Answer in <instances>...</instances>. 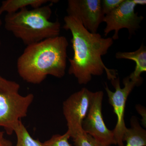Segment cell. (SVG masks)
<instances>
[{
	"label": "cell",
	"mask_w": 146,
	"mask_h": 146,
	"mask_svg": "<svg viewBox=\"0 0 146 146\" xmlns=\"http://www.w3.org/2000/svg\"><path fill=\"white\" fill-rule=\"evenodd\" d=\"M20 89L18 82L0 74V127L9 135L14 132L21 119L27 117L34 100L33 94L23 96Z\"/></svg>",
	"instance_id": "obj_4"
},
{
	"label": "cell",
	"mask_w": 146,
	"mask_h": 146,
	"mask_svg": "<svg viewBox=\"0 0 146 146\" xmlns=\"http://www.w3.org/2000/svg\"><path fill=\"white\" fill-rule=\"evenodd\" d=\"M0 146H12V144L10 141L3 137L0 139Z\"/></svg>",
	"instance_id": "obj_17"
},
{
	"label": "cell",
	"mask_w": 146,
	"mask_h": 146,
	"mask_svg": "<svg viewBox=\"0 0 146 146\" xmlns=\"http://www.w3.org/2000/svg\"><path fill=\"white\" fill-rule=\"evenodd\" d=\"M52 13L46 5L31 10L22 9L6 14L5 27L27 46L32 44L60 35L61 25L58 21H50Z\"/></svg>",
	"instance_id": "obj_3"
},
{
	"label": "cell",
	"mask_w": 146,
	"mask_h": 146,
	"mask_svg": "<svg viewBox=\"0 0 146 146\" xmlns=\"http://www.w3.org/2000/svg\"><path fill=\"white\" fill-rule=\"evenodd\" d=\"M123 0H101V7L105 16L117 8Z\"/></svg>",
	"instance_id": "obj_16"
},
{
	"label": "cell",
	"mask_w": 146,
	"mask_h": 146,
	"mask_svg": "<svg viewBox=\"0 0 146 146\" xmlns=\"http://www.w3.org/2000/svg\"><path fill=\"white\" fill-rule=\"evenodd\" d=\"M4 137V132L0 131V139Z\"/></svg>",
	"instance_id": "obj_19"
},
{
	"label": "cell",
	"mask_w": 146,
	"mask_h": 146,
	"mask_svg": "<svg viewBox=\"0 0 146 146\" xmlns=\"http://www.w3.org/2000/svg\"><path fill=\"white\" fill-rule=\"evenodd\" d=\"M133 1L136 5H144L146 4V0H133Z\"/></svg>",
	"instance_id": "obj_18"
},
{
	"label": "cell",
	"mask_w": 146,
	"mask_h": 146,
	"mask_svg": "<svg viewBox=\"0 0 146 146\" xmlns=\"http://www.w3.org/2000/svg\"><path fill=\"white\" fill-rule=\"evenodd\" d=\"M115 57L117 59H126L133 60L136 63L135 70L129 76L132 81L137 84L138 86L142 83L141 75L146 71V48L143 44L141 45L138 50L131 52L116 53Z\"/></svg>",
	"instance_id": "obj_10"
},
{
	"label": "cell",
	"mask_w": 146,
	"mask_h": 146,
	"mask_svg": "<svg viewBox=\"0 0 146 146\" xmlns=\"http://www.w3.org/2000/svg\"><path fill=\"white\" fill-rule=\"evenodd\" d=\"M64 21L63 28L70 31L72 36L74 56L69 59V74L74 76L80 84H87L93 76H101L105 71L110 80L117 78L116 71L108 68L102 58L113 45L112 38L91 33L73 16L67 15Z\"/></svg>",
	"instance_id": "obj_1"
},
{
	"label": "cell",
	"mask_w": 146,
	"mask_h": 146,
	"mask_svg": "<svg viewBox=\"0 0 146 146\" xmlns=\"http://www.w3.org/2000/svg\"><path fill=\"white\" fill-rule=\"evenodd\" d=\"M104 92H94L90 108L82 123L84 132L89 134L100 143L107 146L117 145L113 130L105 123L102 112Z\"/></svg>",
	"instance_id": "obj_6"
},
{
	"label": "cell",
	"mask_w": 146,
	"mask_h": 146,
	"mask_svg": "<svg viewBox=\"0 0 146 146\" xmlns=\"http://www.w3.org/2000/svg\"><path fill=\"white\" fill-rule=\"evenodd\" d=\"M70 135L68 131L64 134H55L51 138L42 143L43 146H72L69 142Z\"/></svg>",
	"instance_id": "obj_15"
},
{
	"label": "cell",
	"mask_w": 146,
	"mask_h": 146,
	"mask_svg": "<svg viewBox=\"0 0 146 146\" xmlns=\"http://www.w3.org/2000/svg\"><path fill=\"white\" fill-rule=\"evenodd\" d=\"M136 6L133 0H123L117 8L105 16L104 22L106 24L104 29L105 36L114 31L112 39H117L119 31L123 29H127L130 35L135 34V32L141 27L140 24L144 18L143 16H138V13L135 12Z\"/></svg>",
	"instance_id": "obj_8"
},
{
	"label": "cell",
	"mask_w": 146,
	"mask_h": 146,
	"mask_svg": "<svg viewBox=\"0 0 146 146\" xmlns=\"http://www.w3.org/2000/svg\"><path fill=\"white\" fill-rule=\"evenodd\" d=\"M14 132L17 138L15 146H43L42 142L32 137L22 121L16 127Z\"/></svg>",
	"instance_id": "obj_13"
},
{
	"label": "cell",
	"mask_w": 146,
	"mask_h": 146,
	"mask_svg": "<svg viewBox=\"0 0 146 146\" xmlns=\"http://www.w3.org/2000/svg\"><path fill=\"white\" fill-rule=\"evenodd\" d=\"M2 13L1 11V10H0V18H1V15H2ZM1 18H0V26H1ZM1 40H0V47H1Z\"/></svg>",
	"instance_id": "obj_20"
},
{
	"label": "cell",
	"mask_w": 146,
	"mask_h": 146,
	"mask_svg": "<svg viewBox=\"0 0 146 146\" xmlns=\"http://www.w3.org/2000/svg\"><path fill=\"white\" fill-rule=\"evenodd\" d=\"M68 42L58 36L27 46L17 61V71L24 81L42 83L47 76L60 78L65 76Z\"/></svg>",
	"instance_id": "obj_2"
},
{
	"label": "cell",
	"mask_w": 146,
	"mask_h": 146,
	"mask_svg": "<svg viewBox=\"0 0 146 146\" xmlns=\"http://www.w3.org/2000/svg\"><path fill=\"white\" fill-rule=\"evenodd\" d=\"M130 124L123 137V141L126 143L125 146H146V131L140 125L136 117H131Z\"/></svg>",
	"instance_id": "obj_11"
},
{
	"label": "cell",
	"mask_w": 146,
	"mask_h": 146,
	"mask_svg": "<svg viewBox=\"0 0 146 146\" xmlns=\"http://www.w3.org/2000/svg\"><path fill=\"white\" fill-rule=\"evenodd\" d=\"M94 92L83 88L68 97L63 104V114L71 138L82 133V123L90 108Z\"/></svg>",
	"instance_id": "obj_7"
},
{
	"label": "cell",
	"mask_w": 146,
	"mask_h": 146,
	"mask_svg": "<svg viewBox=\"0 0 146 146\" xmlns=\"http://www.w3.org/2000/svg\"><path fill=\"white\" fill-rule=\"evenodd\" d=\"M112 86L115 89L113 92L106 84L105 89L107 93L108 102L113 107V111L117 117V122L113 130L116 144L118 146H125L123 137L127 127L124 121L126 103L128 97L137 84L131 80L128 76L123 80L124 87L121 88L119 77L111 80Z\"/></svg>",
	"instance_id": "obj_5"
},
{
	"label": "cell",
	"mask_w": 146,
	"mask_h": 146,
	"mask_svg": "<svg viewBox=\"0 0 146 146\" xmlns=\"http://www.w3.org/2000/svg\"><path fill=\"white\" fill-rule=\"evenodd\" d=\"M72 138L75 146H107L100 143L93 137L84 131Z\"/></svg>",
	"instance_id": "obj_14"
},
{
	"label": "cell",
	"mask_w": 146,
	"mask_h": 146,
	"mask_svg": "<svg viewBox=\"0 0 146 146\" xmlns=\"http://www.w3.org/2000/svg\"><path fill=\"white\" fill-rule=\"evenodd\" d=\"M67 15L78 19L91 33H96L105 17L101 0H69Z\"/></svg>",
	"instance_id": "obj_9"
},
{
	"label": "cell",
	"mask_w": 146,
	"mask_h": 146,
	"mask_svg": "<svg viewBox=\"0 0 146 146\" xmlns=\"http://www.w3.org/2000/svg\"><path fill=\"white\" fill-rule=\"evenodd\" d=\"M56 1L49 0H6L2 2L0 10L2 13L7 14L17 12L22 9L31 6L33 8H37L46 5L48 3H54Z\"/></svg>",
	"instance_id": "obj_12"
}]
</instances>
